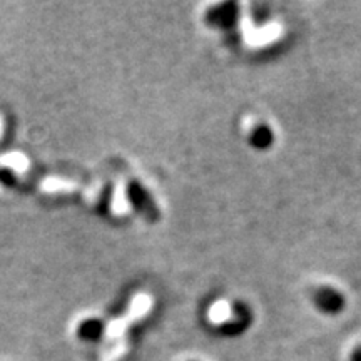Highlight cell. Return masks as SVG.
I'll return each instance as SVG.
<instances>
[{"label":"cell","instance_id":"cell-1","mask_svg":"<svg viewBox=\"0 0 361 361\" xmlns=\"http://www.w3.org/2000/svg\"><path fill=\"white\" fill-rule=\"evenodd\" d=\"M128 194H129V200L133 202V206L139 213H142L146 218H156V207L152 204L151 197L149 194L144 191L142 186L139 183H129L128 186Z\"/></svg>","mask_w":361,"mask_h":361},{"label":"cell","instance_id":"cell-2","mask_svg":"<svg viewBox=\"0 0 361 361\" xmlns=\"http://www.w3.org/2000/svg\"><path fill=\"white\" fill-rule=\"evenodd\" d=\"M104 324L101 319H85L78 326V336L85 341H96L101 338Z\"/></svg>","mask_w":361,"mask_h":361},{"label":"cell","instance_id":"cell-3","mask_svg":"<svg viewBox=\"0 0 361 361\" xmlns=\"http://www.w3.org/2000/svg\"><path fill=\"white\" fill-rule=\"evenodd\" d=\"M318 305L322 306L323 310L336 311V310H340V306H341V298L338 296V293L323 290L318 293Z\"/></svg>","mask_w":361,"mask_h":361},{"label":"cell","instance_id":"cell-4","mask_svg":"<svg viewBox=\"0 0 361 361\" xmlns=\"http://www.w3.org/2000/svg\"><path fill=\"white\" fill-rule=\"evenodd\" d=\"M126 351H128V341H126V338L123 336V340L117 343L114 348H112L109 353L106 355L104 361H119L124 356Z\"/></svg>","mask_w":361,"mask_h":361},{"label":"cell","instance_id":"cell-5","mask_svg":"<svg viewBox=\"0 0 361 361\" xmlns=\"http://www.w3.org/2000/svg\"><path fill=\"white\" fill-rule=\"evenodd\" d=\"M16 174L12 173L11 169L0 168V183L6 184V186H13L16 184Z\"/></svg>","mask_w":361,"mask_h":361},{"label":"cell","instance_id":"cell-6","mask_svg":"<svg viewBox=\"0 0 361 361\" xmlns=\"http://www.w3.org/2000/svg\"><path fill=\"white\" fill-rule=\"evenodd\" d=\"M353 361H361V348L358 351H355L353 355Z\"/></svg>","mask_w":361,"mask_h":361}]
</instances>
